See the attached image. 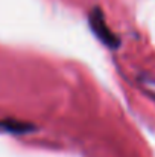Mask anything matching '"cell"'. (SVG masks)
<instances>
[{"instance_id": "obj_2", "label": "cell", "mask_w": 155, "mask_h": 157, "mask_svg": "<svg viewBox=\"0 0 155 157\" xmlns=\"http://www.w3.org/2000/svg\"><path fill=\"white\" fill-rule=\"evenodd\" d=\"M0 128L11 131V133H24L32 130L34 127L29 125L28 122H20V121H14V119H8V121H0Z\"/></svg>"}, {"instance_id": "obj_1", "label": "cell", "mask_w": 155, "mask_h": 157, "mask_svg": "<svg viewBox=\"0 0 155 157\" xmlns=\"http://www.w3.org/2000/svg\"><path fill=\"white\" fill-rule=\"evenodd\" d=\"M88 25L93 31V34L102 41L103 44L113 51L119 49L120 46V38L109 29L106 20H105V15H103L102 9L101 8H93L88 14Z\"/></svg>"}, {"instance_id": "obj_3", "label": "cell", "mask_w": 155, "mask_h": 157, "mask_svg": "<svg viewBox=\"0 0 155 157\" xmlns=\"http://www.w3.org/2000/svg\"><path fill=\"white\" fill-rule=\"evenodd\" d=\"M151 96H152V98H154V99H155V93H151Z\"/></svg>"}]
</instances>
